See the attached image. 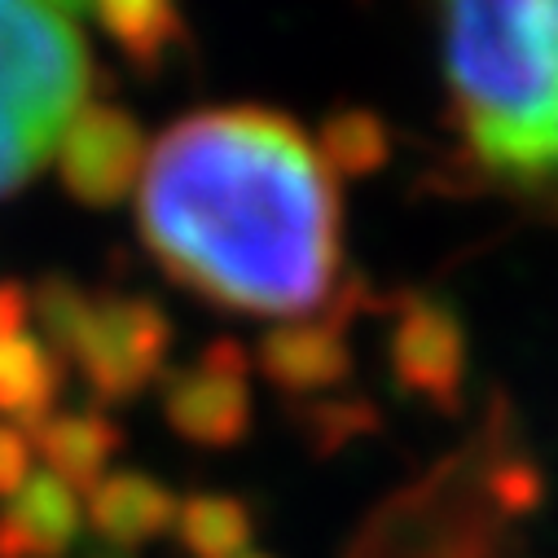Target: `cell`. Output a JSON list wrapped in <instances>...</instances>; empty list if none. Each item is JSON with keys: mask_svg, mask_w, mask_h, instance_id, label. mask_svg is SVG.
I'll return each mask as SVG.
<instances>
[{"mask_svg": "<svg viewBox=\"0 0 558 558\" xmlns=\"http://www.w3.org/2000/svg\"><path fill=\"white\" fill-rule=\"evenodd\" d=\"M136 225L168 277L229 313L300 322L335 295L339 190L317 142L277 110L172 123L136 185Z\"/></svg>", "mask_w": 558, "mask_h": 558, "instance_id": "obj_1", "label": "cell"}, {"mask_svg": "<svg viewBox=\"0 0 558 558\" xmlns=\"http://www.w3.org/2000/svg\"><path fill=\"white\" fill-rule=\"evenodd\" d=\"M84 5L0 0V198L23 190L88 106Z\"/></svg>", "mask_w": 558, "mask_h": 558, "instance_id": "obj_2", "label": "cell"}, {"mask_svg": "<svg viewBox=\"0 0 558 558\" xmlns=\"http://www.w3.org/2000/svg\"><path fill=\"white\" fill-rule=\"evenodd\" d=\"M172 317L146 295H93L66 361L80 369L84 387L101 404H123L142 396L168 365Z\"/></svg>", "mask_w": 558, "mask_h": 558, "instance_id": "obj_3", "label": "cell"}, {"mask_svg": "<svg viewBox=\"0 0 558 558\" xmlns=\"http://www.w3.org/2000/svg\"><path fill=\"white\" fill-rule=\"evenodd\" d=\"M53 159L62 190L80 207L106 211L142 185L150 163V142L136 114H128L123 106L88 101L62 132Z\"/></svg>", "mask_w": 558, "mask_h": 558, "instance_id": "obj_4", "label": "cell"}, {"mask_svg": "<svg viewBox=\"0 0 558 558\" xmlns=\"http://www.w3.org/2000/svg\"><path fill=\"white\" fill-rule=\"evenodd\" d=\"M391 369L404 391L427 396L440 409H453L466 374L462 322L436 300H409L396 317Z\"/></svg>", "mask_w": 558, "mask_h": 558, "instance_id": "obj_5", "label": "cell"}, {"mask_svg": "<svg viewBox=\"0 0 558 558\" xmlns=\"http://www.w3.org/2000/svg\"><path fill=\"white\" fill-rule=\"evenodd\" d=\"M163 417L168 427L203 449H229L251 432V387L203 365L163 374Z\"/></svg>", "mask_w": 558, "mask_h": 558, "instance_id": "obj_6", "label": "cell"}, {"mask_svg": "<svg viewBox=\"0 0 558 558\" xmlns=\"http://www.w3.org/2000/svg\"><path fill=\"white\" fill-rule=\"evenodd\" d=\"M259 374L272 383V387H282L291 396H317L326 387H339L348 374H352V348L343 339V317H300V322H282V326H272L255 356Z\"/></svg>", "mask_w": 558, "mask_h": 558, "instance_id": "obj_7", "label": "cell"}, {"mask_svg": "<svg viewBox=\"0 0 558 558\" xmlns=\"http://www.w3.org/2000/svg\"><path fill=\"white\" fill-rule=\"evenodd\" d=\"M80 493L49 471H32L10 501H0V558H66L80 541Z\"/></svg>", "mask_w": 558, "mask_h": 558, "instance_id": "obj_8", "label": "cell"}, {"mask_svg": "<svg viewBox=\"0 0 558 558\" xmlns=\"http://www.w3.org/2000/svg\"><path fill=\"white\" fill-rule=\"evenodd\" d=\"M84 510H88V523L97 527V536L110 549L128 554L136 545H150L163 532H172L181 501L168 484H159L146 471H114L88 493Z\"/></svg>", "mask_w": 558, "mask_h": 558, "instance_id": "obj_9", "label": "cell"}, {"mask_svg": "<svg viewBox=\"0 0 558 558\" xmlns=\"http://www.w3.org/2000/svg\"><path fill=\"white\" fill-rule=\"evenodd\" d=\"M27 436H32V449L45 458L49 475H58L80 497H88L106 480V466L123 445V432L97 409H80V413L53 409Z\"/></svg>", "mask_w": 558, "mask_h": 558, "instance_id": "obj_10", "label": "cell"}, {"mask_svg": "<svg viewBox=\"0 0 558 558\" xmlns=\"http://www.w3.org/2000/svg\"><path fill=\"white\" fill-rule=\"evenodd\" d=\"M62 378L66 365L45 339L27 330L5 339L0 343V423L36 432L62 396Z\"/></svg>", "mask_w": 558, "mask_h": 558, "instance_id": "obj_11", "label": "cell"}, {"mask_svg": "<svg viewBox=\"0 0 558 558\" xmlns=\"http://www.w3.org/2000/svg\"><path fill=\"white\" fill-rule=\"evenodd\" d=\"M84 19H93L142 75L159 71L163 58L185 40L181 10L163 0H106V5H84Z\"/></svg>", "mask_w": 558, "mask_h": 558, "instance_id": "obj_12", "label": "cell"}, {"mask_svg": "<svg viewBox=\"0 0 558 558\" xmlns=\"http://www.w3.org/2000/svg\"><path fill=\"white\" fill-rule=\"evenodd\" d=\"M251 510L225 493H194L181 501L177 536L194 558H242L251 545Z\"/></svg>", "mask_w": 558, "mask_h": 558, "instance_id": "obj_13", "label": "cell"}, {"mask_svg": "<svg viewBox=\"0 0 558 558\" xmlns=\"http://www.w3.org/2000/svg\"><path fill=\"white\" fill-rule=\"evenodd\" d=\"M317 155L330 168V177H369V172H378L391 159L387 123L374 110H365V106L335 110L322 123Z\"/></svg>", "mask_w": 558, "mask_h": 558, "instance_id": "obj_14", "label": "cell"}, {"mask_svg": "<svg viewBox=\"0 0 558 558\" xmlns=\"http://www.w3.org/2000/svg\"><path fill=\"white\" fill-rule=\"evenodd\" d=\"M88 304H93V295H88L80 282H71V277H62V272L40 277L36 291H32V313H36V322H40V335H45V343H49L62 361H66V348H71V339H75V330H80Z\"/></svg>", "mask_w": 558, "mask_h": 558, "instance_id": "obj_15", "label": "cell"}, {"mask_svg": "<svg viewBox=\"0 0 558 558\" xmlns=\"http://www.w3.org/2000/svg\"><path fill=\"white\" fill-rule=\"evenodd\" d=\"M378 423L374 409L365 400H322L313 409H304V432L313 440L317 453L339 449L343 440H352L356 432H369Z\"/></svg>", "mask_w": 558, "mask_h": 558, "instance_id": "obj_16", "label": "cell"}, {"mask_svg": "<svg viewBox=\"0 0 558 558\" xmlns=\"http://www.w3.org/2000/svg\"><path fill=\"white\" fill-rule=\"evenodd\" d=\"M32 458H36L32 436L19 432V427H10V423H0V501H10L27 484Z\"/></svg>", "mask_w": 558, "mask_h": 558, "instance_id": "obj_17", "label": "cell"}, {"mask_svg": "<svg viewBox=\"0 0 558 558\" xmlns=\"http://www.w3.org/2000/svg\"><path fill=\"white\" fill-rule=\"evenodd\" d=\"M203 369H216V374H229V378H251V352L238 343V339H211L198 356Z\"/></svg>", "mask_w": 558, "mask_h": 558, "instance_id": "obj_18", "label": "cell"}, {"mask_svg": "<svg viewBox=\"0 0 558 558\" xmlns=\"http://www.w3.org/2000/svg\"><path fill=\"white\" fill-rule=\"evenodd\" d=\"M27 317H32V295L5 277V282H0V343L23 335L27 330Z\"/></svg>", "mask_w": 558, "mask_h": 558, "instance_id": "obj_19", "label": "cell"}, {"mask_svg": "<svg viewBox=\"0 0 558 558\" xmlns=\"http://www.w3.org/2000/svg\"><path fill=\"white\" fill-rule=\"evenodd\" d=\"M545 185H558V5H554V106H549V132H545L541 190Z\"/></svg>", "mask_w": 558, "mask_h": 558, "instance_id": "obj_20", "label": "cell"}, {"mask_svg": "<svg viewBox=\"0 0 558 558\" xmlns=\"http://www.w3.org/2000/svg\"><path fill=\"white\" fill-rule=\"evenodd\" d=\"M84 558H132V554H123V549H93V554H84Z\"/></svg>", "mask_w": 558, "mask_h": 558, "instance_id": "obj_21", "label": "cell"}, {"mask_svg": "<svg viewBox=\"0 0 558 558\" xmlns=\"http://www.w3.org/2000/svg\"><path fill=\"white\" fill-rule=\"evenodd\" d=\"M242 558H272V554H255V549H246V554H242Z\"/></svg>", "mask_w": 558, "mask_h": 558, "instance_id": "obj_22", "label": "cell"}]
</instances>
